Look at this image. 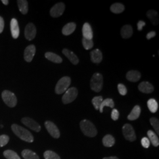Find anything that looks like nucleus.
<instances>
[{"label": "nucleus", "mask_w": 159, "mask_h": 159, "mask_svg": "<svg viewBox=\"0 0 159 159\" xmlns=\"http://www.w3.org/2000/svg\"><path fill=\"white\" fill-rule=\"evenodd\" d=\"M90 56H91V60L93 63L98 64L102 61V53L98 49H96L91 51Z\"/></svg>", "instance_id": "nucleus-18"}, {"label": "nucleus", "mask_w": 159, "mask_h": 159, "mask_svg": "<svg viewBox=\"0 0 159 159\" xmlns=\"http://www.w3.org/2000/svg\"><path fill=\"white\" fill-rule=\"evenodd\" d=\"M123 134L127 140L134 142L136 140V135L132 125L130 124H125L122 128Z\"/></svg>", "instance_id": "nucleus-7"}, {"label": "nucleus", "mask_w": 159, "mask_h": 159, "mask_svg": "<svg viewBox=\"0 0 159 159\" xmlns=\"http://www.w3.org/2000/svg\"><path fill=\"white\" fill-rule=\"evenodd\" d=\"M80 129L85 136L94 137L97 134V130L95 125L90 121L83 120L80 123Z\"/></svg>", "instance_id": "nucleus-2"}, {"label": "nucleus", "mask_w": 159, "mask_h": 159, "mask_svg": "<svg viewBox=\"0 0 159 159\" xmlns=\"http://www.w3.org/2000/svg\"><path fill=\"white\" fill-rule=\"evenodd\" d=\"M11 129L14 133L23 141L28 143L34 142V137L33 134L23 127L14 124L11 125Z\"/></svg>", "instance_id": "nucleus-1"}, {"label": "nucleus", "mask_w": 159, "mask_h": 159, "mask_svg": "<svg viewBox=\"0 0 159 159\" xmlns=\"http://www.w3.org/2000/svg\"><path fill=\"white\" fill-rule=\"evenodd\" d=\"M4 28V19L0 17V34L3 31Z\"/></svg>", "instance_id": "nucleus-42"}, {"label": "nucleus", "mask_w": 159, "mask_h": 159, "mask_svg": "<svg viewBox=\"0 0 159 159\" xmlns=\"http://www.w3.org/2000/svg\"><path fill=\"white\" fill-rule=\"evenodd\" d=\"M125 7L121 3H115L110 7V10L114 14H120L124 11Z\"/></svg>", "instance_id": "nucleus-29"}, {"label": "nucleus", "mask_w": 159, "mask_h": 159, "mask_svg": "<svg viewBox=\"0 0 159 159\" xmlns=\"http://www.w3.org/2000/svg\"><path fill=\"white\" fill-rule=\"evenodd\" d=\"M76 28V24L74 23H70L64 26L62 29V33L64 35H69L72 34Z\"/></svg>", "instance_id": "nucleus-22"}, {"label": "nucleus", "mask_w": 159, "mask_h": 159, "mask_svg": "<svg viewBox=\"0 0 159 159\" xmlns=\"http://www.w3.org/2000/svg\"><path fill=\"white\" fill-rule=\"evenodd\" d=\"M83 38L88 40H92L93 37V34L91 25L88 23H85L83 25Z\"/></svg>", "instance_id": "nucleus-16"}, {"label": "nucleus", "mask_w": 159, "mask_h": 159, "mask_svg": "<svg viewBox=\"0 0 159 159\" xmlns=\"http://www.w3.org/2000/svg\"><path fill=\"white\" fill-rule=\"evenodd\" d=\"M156 32H155V31H152L149 32V33L146 35V38H147V39H148V40H150V39H152V38L156 36Z\"/></svg>", "instance_id": "nucleus-41"}, {"label": "nucleus", "mask_w": 159, "mask_h": 159, "mask_svg": "<svg viewBox=\"0 0 159 159\" xmlns=\"http://www.w3.org/2000/svg\"><path fill=\"white\" fill-rule=\"evenodd\" d=\"M148 136L150 142L152 143L154 147H158L159 145V137L153 131L148 130Z\"/></svg>", "instance_id": "nucleus-27"}, {"label": "nucleus", "mask_w": 159, "mask_h": 159, "mask_svg": "<svg viewBox=\"0 0 159 159\" xmlns=\"http://www.w3.org/2000/svg\"><path fill=\"white\" fill-rule=\"evenodd\" d=\"M65 10V5L63 2H59L56 4L51 8L50 15L52 17L57 18L63 15Z\"/></svg>", "instance_id": "nucleus-10"}, {"label": "nucleus", "mask_w": 159, "mask_h": 159, "mask_svg": "<svg viewBox=\"0 0 159 159\" xmlns=\"http://www.w3.org/2000/svg\"><path fill=\"white\" fill-rule=\"evenodd\" d=\"M17 4L18 8L23 14H26L29 11V4L26 0H18Z\"/></svg>", "instance_id": "nucleus-26"}, {"label": "nucleus", "mask_w": 159, "mask_h": 159, "mask_svg": "<svg viewBox=\"0 0 159 159\" xmlns=\"http://www.w3.org/2000/svg\"><path fill=\"white\" fill-rule=\"evenodd\" d=\"M63 54L66 57H67L68 60L74 65L77 64L79 63V59L77 56L74 54L73 51H70L68 49L64 48L63 50Z\"/></svg>", "instance_id": "nucleus-15"}, {"label": "nucleus", "mask_w": 159, "mask_h": 159, "mask_svg": "<svg viewBox=\"0 0 159 159\" xmlns=\"http://www.w3.org/2000/svg\"><path fill=\"white\" fill-rule=\"evenodd\" d=\"M1 128H2V127H3V125H1Z\"/></svg>", "instance_id": "nucleus-45"}, {"label": "nucleus", "mask_w": 159, "mask_h": 159, "mask_svg": "<svg viewBox=\"0 0 159 159\" xmlns=\"http://www.w3.org/2000/svg\"><path fill=\"white\" fill-rule=\"evenodd\" d=\"M82 43H83V45L84 48L86 50H90L94 46V43H93V41H92V40H88V39H85L84 38H83L82 40Z\"/></svg>", "instance_id": "nucleus-34"}, {"label": "nucleus", "mask_w": 159, "mask_h": 159, "mask_svg": "<svg viewBox=\"0 0 159 159\" xmlns=\"http://www.w3.org/2000/svg\"><path fill=\"white\" fill-rule=\"evenodd\" d=\"M148 107L150 112L155 113L158 110V103L155 99L151 98L148 100Z\"/></svg>", "instance_id": "nucleus-30"}, {"label": "nucleus", "mask_w": 159, "mask_h": 159, "mask_svg": "<svg viewBox=\"0 0 159 159\" xmlns=\"http://www.w3.org/2000/svg\"><path fill=\"white\" fill-rule=\"evenodd\" d=\"M78 95V90L75 87H71L68 89L65 92L62 97V101L64 104H67L73 102L75 100Z\"/></svg>", "instance_id": "nucleus-6"}, {"label": "nucleus", "mask_w": 159, "mask_h": 159, "mask_svg": "<svg viewBox=\"0 0 159 159\" xmlns=\"http://www.w3.org/2000/svg\"><path fill=\"white\" fill-rule=\"evenodd\" d=\"M45 159H61L60 157L56 153L51 150H47L44 153Z\"/></svg>", "instance_id": "nucleus-32"}, {"label": "nucleus", "mask_w": 159, "mask_h": 159, "mask_svg": "<svg viewBox=\"0 0 159 159\" xmlns=\"http://www.w3.org/2000/svg\"><path fill=\"white\" fill-rule=\"evenodd\" d=\"M47 130L54 139H58L60 136V133L57 125L50 121H46L44 123Z\"/></svg>", "instance_id": "nucleus-8"}, {"label": "nucleus", "mask_w": 159, "mask_h": 159, "mask_svg": "<svg viewBox=\"0 0 159 159\" xmlns=\"http://www.w3.org/2000/svg\"><path fill=\"white\" fill-rule=\"evenodd\" d=\"M71 79L69 77H63L57 82L55 91L58 94H63L68 89L71 84Z\"/></svg>", "instance_id": "nucleus-4"}, {"label": "nucleus", "mask_w": 159, "mask_h": 159, "mask_svg": "<svg viewBox=\"0 0 159 159\" xmlns=\"http://www.w3.org/2000/svg\"><path fill=\"white\" fill-rule=\"evenodd\" d=\"M35 54V47L34 45H30L26 47L24 50V57L27 62H31Z\"/></svg>", "instance_id": "nucleus-12"}, {"label": "nucleus", "mask_w": 159, "mask_h": 159, "mask_svg": "<svg viewBox=\"0 0 159 159\" xmlns=\"http://www.w3.org/2000/svg\"><path fill=\"white\" fill-rule=\"evenodd\" d=\"M1 2H2L4 4H5V5H8V3H9V1H8V0H2Z\"/></svg>", "instance_id": "nucleus-44"}, {"label": "nucleus", "mask_w": 159, "mask_h": 159, "mask_svg": "<svg viewBox=\"0 0 159 159\" xmlns=\"http://www.w3.org/2000/svg\"><path fill=\"white\" fill-rule=\"evenodd\" d=\"M102 144L105 147L111 148L115 144V139L110 134H107L102 139Z\"/></svg>", "instance_id": "nucleus-25"}, {"label": "nucleus", "mask_w": 159, "mask_h": 159, "mask_svg": "<svg viewBox=\"0 0 159 159\" xmlns=\"http://www.w3.org/2000/svg\"><path fill=\"white\" fill-rule=\"evenodd\" d=\"M102 100H103V98L102 96L94 97L93 98L92 103L96 110H99L100 106L102 102Z\"/></svg>", "instance_id": "nucleus-33"}, {"label": "nucleus", "mask_w": 159, "mask_h": 159, "mask_svg": "<svg viewBox=\"0 0 159 159\" xmlns=\"http://www.w3.org/2000/svg\"><path fill=\"white\" fill-rule=\"evenodd\" d=\"M45 57L47 59H48V60L51 61L53 63L59 64V63H62L63 61V59L61 58V57H60L56 54L51 52H46L45 54Z\"/></svg>", "instance_id": "nucleus-21"}, {"label": "nucleus", "mask_w": 159, "mask_h": 159, "mask_svg": "<svg viewBox=\"0 0 159 159\" xmlns=\"http://www.w3.org/2000/svg\"><path fill=\"white\" fill-rule=\"evenodd\" d=\"M150 122L151 125L153 126L154 130L157 132V134H159V120L155 117H152L150 119Z\"/></svg>", "instance_id": "nucleus-35"}, {"label": "nucleus", "mask_w": 159, "mask_h": 159, "mask_svg": "<svg viewBox=\"0 0 159 159\" xmlns=\"http://www.w3.org/2000/svg\"><path fill=\"white\" fill-rule=\"evenodd\" d=\"M22 123L24 125L28 127L30 129L34 130L36 132H40L41 130V126L38 124L34 120L29 118V117H24L21 120Z\"/></svg>", "instance_id": "nucleus-9"}, {"label": "nucleus", "mask_w": 159, "mask_h": 159, "mask_svg": "<svg viewBox=\"0 0 159 159\" xmlns=\"http://www.w3.org/2000/svg\"><path fill=\"white\" fill-rule=\"evenodd\" d=\"M139 91L146 94L152 93L154 91L153 86L147 81H143L138 86Z\"/></svg>", "instance_id": "nucleus-14"}, {"label": "nucleus", "mask_w": 159, "mask_h": 159, "mask_svg": "<svg viewBox=\"0 0 159 159\" xmlns=\"http://www.w3.org/2000/svg\"><path fill=\"white\" fill-rule=\"evenodd\" d=\"M126 78L131 82H137L141 78V74L136 70H131L126 74Z\"/></svg>", "instance_id": "nucleus-17"}, {"label": "nucleus", "mask_w": 159, "mask_h": 159, "mask_svg": "<svg viewBox=\"0 0 159 159\" xmlns=\"http://www.w3.org/2000/svg\"><path fill=\"white\" fill-rule=\"evenodd\" d=\"M132 27L130 25H124L121 30V35L123 39H129L133 35Z\"/></svg>", "instance_id": "nucleus-20"}, {"label": "nucleus", "mask_w": 159, "mask_h": 159, "mask_svg": "<svg viewBox=\"0 0 159 159\" xmlns=\"http://www.w3.org/2000/svg\"><path fill=\"white\" fill-rule=\"evenodd\" d=\"M3 154L6 159H21L18 154L11 150H7L4 152Z\"/></svg>", "instance_id": "nucleus-31"}, {"label": "nucleus", "mask_w": 159, "mask_h": 159, "mask_svg": "<svg viewBox=\"0 0 159 159\" xmlns=\"http://www.w3.org/2000/svg\"><path fill=\"white\" fill-rule=\"evenodd\" d=\"M109 107L110 108H113L114 107V102L113 99L111 98H106L104 100H102V102L100 106L99 110L101 113L103 112V108L104 107Z\"/></svg>", "instance_id": "nucleus-28"}, {"label": "nucleus", "mask_w": 159, "mask_h": 159, "mask_svg": "<svg viewBox=\"0 0 159 159\" xmlns=\"http://www.w3.org/2000/svg\"><path fill=\"white\" fill-rule=\"evenodd\" d=\"M36 33H37V30H36L35 26L33 23H29L27 25L25 29V32H24L25 37L27 40L29 41L33 40L36 35Z\"/></svg>", "instance_id": "nucleus-11"}, {"label": "nucleus", "mask_w": 159, "mask_h": 159, "mask_svg": "<svg viewBox=\"0 0 159 159\" xmlns=\"http://www.w3.org/2000/svg\"><path fill=\"white\" fill-rule=\"evenodd\" d=\"M146 25V23L143 21H139L137 23V29L139 31H142L143 28Z\"/></svg>", "instance_id": "nucleus-40"}, {"label": "nucleus", "mask_w": 159, "mask_h": 159, "mask_svg": "<svg viewBox=\"0 0 159 159\" xmlns=\"http://www.w3.org/2000/svg\"><path fill=\"white\" fill-rule=\"evenodd\" d=\"M117 88H118L119 92V93L121 95L125 96V94H127V88L125 87V85L124 84H119L118 86H117Z\"/></svg>", "instance_id": "nucleus-37"}, {"label": "nucleus", "mask_w": 159, "mask_h": 159, "mask_svg": "<svg viewBox=\"0 0 159 159\" xmlns=\"http://www.w3.org/2000/svg\"><path fill=\"white\" fill-rule=\"evenodd\" d=\"M141 143H142L143 147L145 148H149V146L150 145V142L149 139L147 137H143L141 140Z\"/></svg>", "instance_id": "nucleus-38"}, {"label": "nucleus", "mask_w": 159, "mask_h": 159, "mask_svg": "<svg viewBox=\"0 0 159 159\" xmlns=\"http://www.w3.org/2000/svg\"><path fill=\"white\" fill-rule=\"evenodd\" d=\"M10 29L12 37L14 39H17L20 35V28L18 21L16 18H12L10 22Z\"/></svg>", "instance_id": "nucleus-13"}, {"label": "nucleus", "mask_w": 159, "mask_h": 159, "mask_svg": "<svg viewBox=\"0 0 159 159\" xmlns=\"http://www.w3.org/2000/svg\"><path fill=\"white\" fill-rule=\"evenodd\" d=\"M147 16L150 19L151 23L154 25H156L159 23V15L157 12L151 10L147 12Z\"/></svg>", "instance_id": "nucleus-23"}, {"label": "nucleus", "mask_w": 159, "mask_h": 159, "mask_svg": "<svg viewBox=\"0 0 159 159\" xmlns=\"http://www.w3.org/2000/svg\"><path fill=\"white\" fill-rule=\"evenodd\" d=\"M21 155L24 159H40L39 156L29 149H25L21 152Z\"/></svg>", "instance_id": "nucleus-24"}, {"label": "nucleus", "mask_w": 159, "mask_h": 159, "mask_svg": "<svg viewBox=\"0 0 159 159\" xmlns=\"http://www.w3.org/2000/svg\"><path fill=\"white\" fill-rule=\"evenodd\" d=\"M140 113H141L140 107L139 106H136L132 109L130 113L129 114V116H127V119L130 121L137 120L139 117Z\"/></svg>", "instance_id": "nucleus-19"}, {"label": "nucleus", "mask_w": 159, "mask_h": 159, "mask_svg": "<svg viewBox=\"0 0 159 159\" xmlns=\"http://www.w3.org/2000/svg\"><path fill=\"white\" fill-rule=\"evenodd\" d=\"M102 159H119L116 156H111V157H104Z\"/></svg>", "instance_id": "nucleus-43"}, {"label": "nucleus", "mask_w": 159, "mask_h": 159, "mask_svg": "<svg viewBox=\"0 0 159 159\" xmlns=\"http://www.w3.org/2000/svg\"><path fill=\"white\" fill-rule=\"evenodd\" d=\"M1 96L4 102L8 107H14L17 105V97L13 93L8 90H5L2 93Z\"/></svg>", "instance_id": "nucleus-5"}, {"label": "nucleus", "mask_w": 159, "mask_h": 159, "mask_svg": "<svg viewBox=\"0 0 159 159\" xmlns=\"http://www.w3.org/2000/svg\"><path fill=\"white\" fill-rule=\"evenodd\" d=\"M119 112L117 109L114 108L112 110V112H111V119L114 121H116L119 119Z\"/></svg>", "instance_id": "nucleus-39"}, {"label": "nucleus", "mask_w": 159, "mask_h": 159, "mask_svg": "<svg viewBox=\"0 0 159 159\" xmlns=\"http://www.w3.org/2000/svg\"><path fill=\"white\" fill-rule=\"evenodd\" d=\"M103 85V77L98 73L93 74L90 81V87L93 91L98 93L102 90Z\"/></svg>", "instance_id": "nucleus-3"}, {"label": "nucleus", "mask_w": 159, "mask_h": 159, "mask_svg": "<svg viewBox=\"0 0 159 159\" xmlns=\"http://www.w3.org/2000/svg\"><path fill=\"white\" fill-rule=\"evenodd\" d=\"M10 140V137L6 134L0 136V148L4 147L8 144Z\"/></svg>", "instance_id": "nucleus-36"}]
</instances>
